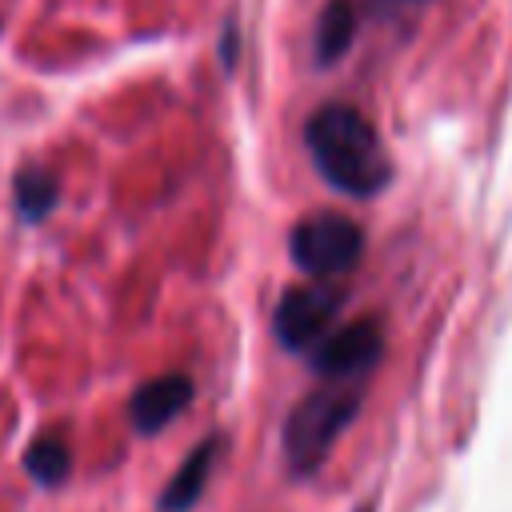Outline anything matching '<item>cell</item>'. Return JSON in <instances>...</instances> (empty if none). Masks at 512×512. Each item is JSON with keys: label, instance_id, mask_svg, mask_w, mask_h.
Listing matches in <instances>:
<instances>
[{"label": "cell", "instance_id": "cell-1", "mask_svg": "<svg viewBox=\"0 0 512 512\" xmlns=\"http://www.w3.org/2000/svg\"><path fill=\"white\" fill-rule=\"evenodd\" d=\"M304 144L316 172L352 200H368L392 180V156L376 124L352 104H320L304 124Z\"/></svg>", "mask_w": 512, "mask_h": 512}, {"label": "cell", "instance_id": "cell-2", "mask_svg": "<svg viewBox=\"0 0 512 512\" xmlns=\"http://www.w3.org/2000/svg\"><path fill=\"white\" fill-rule=\"evenodd\" d=\"M356 412H360V392L352 384H324L308 392L284 420V456L292 472L312 476L328 460L340 432L356 420Z\"/></svg>", "mask_w": 512, "mask_h": 512}, {"label": "cell", "instance_id": "cell-3", "mask_svg": "<svg viewBox=\"0 0 512 512\" xmlns=\"http://www.w3.org/2000/svg\"><path fill=\"white\" fill-rule=\"evenodd\" d=\"M292 264L320 284H336L364 256V228L344 212H312L288 236Z\"/></svg>", "mask_w": 512, "mask_h": 512}, {"label": "cell", "instance_id": "cell-4", "mask_svg": "<svg viewBox=\"0 0 512 512\" xmlns=\"http://www.w3.org/2000/svg\"><path fill=\"white\" fill-rule=\"evenodd\" d=\"M344 308V288L336 284H296L280 296L276 304V316H272V328H276V340L292 352H304L312 344H320L324 336H332V324Z\"/></svg>", "mask_w": 512, "mask_h": 512}, {"label": "cell", "instance_id": "cell-5", "mask_svg": "<svg viewBox=\"0 0 512 512\" xmlns=\"http://www.w3.org/2000/svg\"><path fill=\"white\" fill-rule=\"evenodd\" d=\"M384 352V328L376 316H360L344 328H336L332 336H324L312 352V368L332 380V384H344V380H360L376 368Z\"/></svg>", "mask_w": 512, "mask_h": 512}, {"label": "cell", "instance_id": "cell-6", "mask_svg": "<svg viewBox=\"0 0 512 512\" xmlns=\"http://www.w3.org/2000/svg\"><path fill=\"white\" fill-rule=\"evenodd\" d=\"M192 400V380L184 372H164L148 384L136 388L132 404H128V416H132V428L140 436H152L160 432L164 424H172Z\"/></svg>", "mask_w": 512, "mask_h": 512}, {"label": "cell", "instance_id": "cell-7", "mask_svg": "<svg viewBox=\"0 0 512 512\" xmlns=\"http://www.w3.org/2000/svg\"><path fill=\"white\" fill-rule=\"evenodd\" d=\"M220 448H224V440H204V444H196V448L188 452V460L180 464V472H176V476L164 484V492H160V512H188V508L204 496Z\"/></svg>", "mask_w": 512, "mask_h": 512}, {"label": "cell", "instance_id": "cell-8", "mask_svg": "<svg viewBox=\"0 0 512 512\" xmlns=\"http://www.w3.org/2000/svg\"><path fill=\"white\" fill-rule=\"evenodd\" d=\"M352 36H356V8H352V0H328L320 20H316V40H312L316 44V60L320 64L340 60L344 48L352 44Z\"/></svg>", "mask_w": 512, "mask_h": 512}, {"label": "cell", "instance_id": "cell-9", "mask_svg": "<svg viewBox=\"0 0 512 512\" xmlns=\"http://www.w3.org/2000/svg\"><path fill=\"white\" fill-rule=\"evenodd\" d=\"M12 196H16V212H20L28 224H36V220H44V216L56 208L60 188H56V176H52V172H44V168L28 164V168H20V172H16Z\"/></svg>", "mask_w": 512, "mask_h": 512}, {"label": "cell", "instance_id": "cell-10", "mask_svg": "<svg viewBox=\"0 0 512 512\" xmlns=\"http://www.w3.org/2000/svg\"><path fill=\"white\" fill-rule=\"evenodd\" d=\"M24 468H28L32 480H40V484H60V480L68 476V468H72V448H68V440L56 436V432L36 436L32 448L24 452Z\"/></svg>", "mask_w": 512, "mask_h": 512}]
</instances>
